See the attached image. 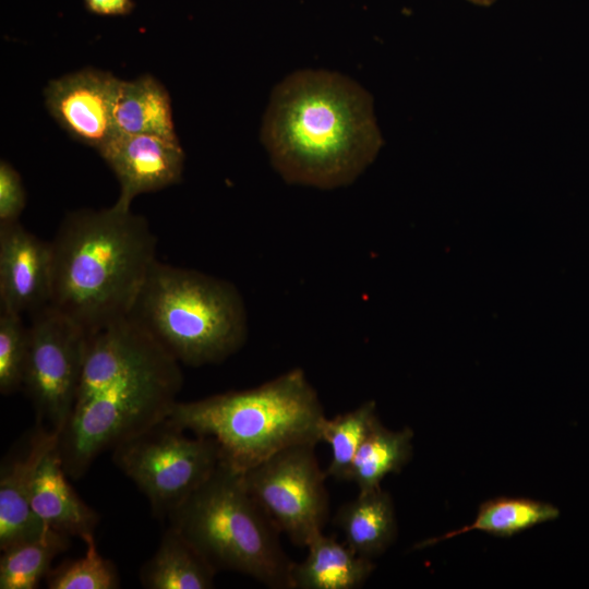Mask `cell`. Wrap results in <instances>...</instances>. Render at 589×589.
<instances>
[{
  "instance_id": "obj_1",
  "label": "cell",
  "mask_w": 589,
  "mask_h": 589,
  "mask_svg": "<svg viewBox=\"0 0 589 589\" xmlns=\"http://www.w3.org/2000/svg\"><path fill=\"white\" fill-rule=\"evenodd\" d=\"M180 363L133 317L87 334L82 375L58 452L72 479L108 449L168 418Z\"/></svg>"
},
{
  "instance_id": "obj_2",
  "label": "cell",
  "mask_w": 589,
  "mask_h": 589,
  "mask_svg": "<svg viewBox=\"0 0 589 589\" xmlns=\"http://www.w3.org/2000/svg\"><path fill=\"white\" fill-rule=\"evenodd\" d=\"M261 139L285 181L320 189L353 182L383 143L369 93L324 70L296 72L276 86Z\"/></svg>"
},
{
  "instance_id": "obj_3",
  "label": "cell",
  "mask_w": 589,
  "mask_h": 589,
  "mask_svg": "<svg viewBox=\"0 0 589 589\" xmlns=\"http://www.w3.org/2000/svg\"><path fill=\"white\" fill-rule=\"evenodd\" d=\"M146 219L116 205L68 214L52 245L50 305L87 334L129 317L156 259Z\"/></svg>"
},
{
  "instance_id": "obj_4",
  "label": "cell",
  "mask_w": 589,
  "mask_h": 589,
  "mask_svg": "<svg viewBox=\"0 0 589 589\" xmlns=\"http://www.w3.org/2000/svg\"><path fill=\"white\" fill-rule=\"evenodd\" d=\"M167 420L214 438L224 460L245 471L285 448L322 442L326 417L317 392L297 368L254 388L177 401Z\"/></svg>"
},
{
  "instance_id": "obj_5",
  "label": "cell",
  "mask_w": 589,
  "mask_h": 589,
  "mask_svg": "<svg viewBox=\"0 0 589 589\" xmlns=\"http://www.w3.org/2000/svg\"><path fill=\"white\" fill-rule=\"evenodd\" d=\"M130 316L189 366L220 363L248 337L247 310L235 285L158 260Z\"/></svg>"
},
{
  "instance_id": "obj_6",
  "label": "cell",
  "mask_w": 589,
  "mask_h": 589,
  "mask_svg": "<svg viewBox=\"0 0 589 589\" xmlns=\"http://www.w3.org/2000/svg\"><path fill=\"white\" fill-rule=\"evenodd\" d=\"M168 518L217 572L292 589L294 562L281 546L280 531L248 491L243 471L226 460Z\"/></svg>"
},
{
  "instance_id": "obj_7",
  "label": "cell",
  "mask_w": 589,
  "mask_h": 589,
  "mask_svg": "<svg viewBox=\"0 0 589 589\" xmlns=\"http://www.w3.org/2000/svg\"><path fill=\"white\" fill-rule=\"evenodd\" d=\"M193 435L165 419L112 449L115 465L146 495L155 516L168 517L224 460L214 438Z\"/></svg>"
},
{
  "instance_id": "obj_8",
  "label": "cell",
  "mask_w": 589,
  "mask_h": 589,
  "mask_svg": "<svg viewBox=\"0 0 589 589\" xmlns=\"http://www.w3.org/2000/svg\"><path fill=\"white\" fill-rule=\"evenodd\" d=\"M314 448L291 446L243 471L248 491L280 533L305 548L323 533L329 514L327 477Z\"/></svg>"
},
{
  "instance_id": "obj_9",
  "label": "cell",
  "mask_w": 589,
  "mask_h": 589,
  "mask_svg": "<svg viewBox=\"0 0 589 589\" xmlns=\"http://www.w3.org/2000/svg\"><path fill=\"white\" fill-rule=\"evenodd\" d=\"M29 317L23 387L36 423L60 435L79 389L87 333L50 304Z\"/></svg>"
},
{
  "instance_id": "obj_10",
  "label": "cell",
  "mask_w": 589,
  "mask_h": 589,
  "mask_svg": "<svg viewBox=\"0 0 589 589\" xmlns=\"http://www.w3.org/2000/svg\"><path fill=\"white\" fill-rule=\"evenodd\" d=\"M121 82L95 69L63 75L45 88L47 110L74 140L98 152L118 133L115 109Z\"/></svg>"
},
{
  "instance_id": "obj_11",
  "label": "cell",
  "mask_w": 589,
  "mask_h": 589,
  "mask_svg": "<svg viewBox=\"0 0 589 589\" xmlns=\"http://www.w3.org/2000/svg\"><path fill=\"white\" fill-rule=\"evenodd\" d=\"M98 153L119 181L115 205L123 209H130L142 193L179 182L183 171L184 152L178 137L117 133Z\"/></svg>"
},
{
  "instance_id": "obj_12",
  "label": "cell",
  "mask_w": 589,
  "mask_h": 589,
  "mask_svg": "<svg viewBox=\"0 0 589 589\" xmlns=\"http://www.w3.org/2000/svg\"><path fill=\"white\" fill-rule=\"evenodd\" d=\"M52 245L19 221L0 225V310L28 315L50 304Z\"/></svg>"
},
{
  "instance_id": "obj_13",
  "label": "cell",
  "mask_w": 589,
  "mask_h": 589,
  "mask_svg": "<svg viewBox=\"0 0 589 589\" xmlns=\"http://www.w3.org/2000/svg\"><path fill=\"white\" fill-rule=\"evenodd\" d=\"M59 435L43 424L26 436L0 469V549L1 551L46 536L49 531L32 508L35 474L46 455L58 445Z\"/></svg>"
},
{
  "instance_id": "obj_14",
  "label": "cell",
  "mask_w": 589,
  "mask_h": 589,
  "mask_svg": "<svg viewBox=\"0 0 589 589\" xmlns=\"http://www.w3.org/2000/svg\"><path fill=\"white\" fill-rule=\"evenodd\" d=\"M57 446L37 469L32 488V508L50 530L84 539L94 533L99 516L69 483Z\"/></svg>"
},
{
  "instance_id": "obj_15",
  "label": "cell",
  "mask_w": 589,
  "mask_h": 589,
  "mask_svg": "<svg viewBox=\"0 0 589 589\" xmlns=\"http://www.w3.org/2000/svg\"><path fill=\"white\" fill-rule=\"evenodd\" d=\"M305 558L293 564L292 589H358L375 569L373 560L360 556L344 542L324 533L306 546Z\"/></svg>"
},
{
  "instance_id": "obj_16",
  "label": "cell",
  "mask_w": 589,
  "mask_h": 589,
  "mask_svg": "<svg viewBox=\"0 0 589 589\" xmlns=\"http://www.w3.org/2000/svg\"><path fill=\"white\" fill-rule=\"evenodd\" d=\"M334 524L341 530L344 543L370 560L384 553L397 536L393 500L382 488L359 492L339 507Z\"/></svg>"
},
{
  "instance_id": "obj_17",
  "label": "cell",
  "mask_w": 589,
  "mask_h": 589,
  "mask_svg": "<svg viewBox=\"0 0 589 589\" xmlns=\"http://www.w3.org/2000/svg\"><path fill=\"white\" fill-rule=\"evenodd\" d=\"M217 570L175 528L169 526L155 554L142 566L146 589H211Z\"/></svg>"
},
{
  "instance_id": "obj_18",
  "label": "cell",
  "mask_w": 589,
  "mask_h": 589,
  "mask_svg": "<svg viewBox=\"0 0 589 589\" xmlns=\"http://www.w3.org/2000/svg\"><path fill=\"white\" fill-rule=\"evenodd\" d=\"M115 122L118 133L177 137L168 91L152 75L121 82Z\"/></svg>"
},
{
  "instance_id": "obj_19",
  "label": "cell",
  "mask_w": 589,
  "mask_h": 589,
  "mask_svg": "<svg viewBox=\"0 0 589 589\" xmlns=\"http://www.w3.org/2000/svg\"><path fill=\"white\" fill-rule=\"evenodd\" d=\"M413 432L410 428L392 431L378 420L352 461L349 481L359 492L381 488L390 473H398L412 456Z\"/></svg>"
},
{
  "instance_id": "obj_20",
  "label": "cell",
  "mask_w": 589,
  "mask_h": 589,
  "mask_svg": "<svg viewBox=\"0 0 589 589\" xmlns=\"http://www.w3.org/2000/svg\"><path fill=\"white\" fill-rule=\"evenodd\" d=\"M560 510L552 504L524 497H498L480 505L476 519L468 526L444 536L423 541L426 546L473 530L498 537H509L557 518Z\"/></svg>"
},
{
  "instance_id": "obj_21",
  "label": "cell",
  "mask_w": 589,
  "mask_h": 589,
  "mask_svg": "<svg viewBox=\"0 0 589 589\" xmlns=\"http://www.w3.org/2000/svg\"><path fill=\"white\" fill-rule=\"evenodd\" d=\"M70 537L46 536L14 544L0 557V589H34L49 573L53 558L69 546Z\"/></svg>"
},
{
  "instance_id": "obj_22",
  "label": "cell",
  "mask_w": 589,
  "mask_h": 589,
  "mask_svg": "<svg viewBox=\"0 0 589 589\" xmlns=\"http://www.w3.org/2000/svg\"><path fill=\"white\" fill-rule=\"evenodd\" d=\"M377 421L374 400L364 401L334 418H326L322 429V442L329 445L332 453L325 470L327 478L349 481L354 456Z\"/></svg>"
},
{
  "instance_id": "obj_23",
  "label": "cell",
  "mask_w": 589,
  "mask_h": 589,
  "mask_svg": "<svg viewBox=\"0 0 589 589\" xmlns=\"http://www.w3.org/2000/svg\"><path fill=\"white\" fill-rule=\"evenodd\" d=\"M84 556L60 564L46 576L49 589H117L119 574L110 560L97 551L94 533L86 536Z\"/></svg>"
},
{
  "instance_id": "obj_24",
  "label": "cell",
  "mask_w": 589,
  "mask_h": 589,
  "mask_svg": "<svg viewBox=\"0 0 589 589\" xmlns=\"http://www.w3.org/2000/svg\"><path fill=\"white\" fill-rule=\"evenodd\" d=\"M28 354V326L22 315L0 310V393L10 395L23 386Z\"/></svg>"
},
{
  "instance_id": "obj_25",
  "label": "cell",
  "mask_w": 589,
  "mask_h": 589,
  "mask_svg": "<svg viewBox=\"0 0 589 589\" xmlns=\"http://www.w3.org/2000/svg\"><path fill=\"white\" fill-rule=\"evenodd\" d=\"M26 202L20 173L5 160L0 163V225L19 221Z\"/></svg>"
},
{
  "instance_id": "obj_26",
  "label": "cell",
  "mask_w": 589,
  "mask_h": 589,
  "mask_svg": "<svg viewBox=\"0 0 589 589\" xmlns=\"http://www.w3.org/2000/svg\"><path fill=\"white\" fill-rule=\"evenodd\" d=\"M85 8L101 16H122L131 13L133 0H83Z\"/></svg>"
},
{
  "instance_id": "obj_27",
  "label": "cell",
  "mask_w": 589,
  "mask_h": 589,
  "mask_svg": "<svg viewBox=\"0 0 589 589\" xmlns=\"http://www.w3.org/2000/svg\"><path fill=\"white\" fill-rule=\"evenodd\" d=\"M468 2L479 5V7H490L492 5L496 0H467Z\"/></svg>"
}]
</instances>
